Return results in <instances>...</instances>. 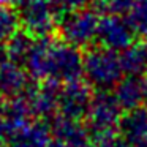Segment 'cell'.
<instances>
[{
	"instance_id": "24",
	"label": "cell",
	"mask_w": 147,
	"mask_h": 147,
	"mask_svg": "<svg viewBox=\"0 0 147 147\" xmlns=\"http://www.w3.org/2000/svg\"><path fill=\"white\" fill-rule=\"evenodd\" d=\"M144 82H146V89H147V71H146V74H144Z\"/></svg>"
},
{
	"instance_id": "21",
	"label": "cell",
	"mask_w": 147,
	"mask_h": 147,
	"mask_svg": "<svg viewBox=\"0 0 147 147\" xmlns=\"http://www.w3.org/2000/svg\"><path fill=\"white\" fill-rule=\"evenodd\" d=\"M10 60V57H8V51H7V46L2 45L0 43V68L3 67L7 62Z\"/></svg>"
},
{
	"instance_id": "6",
	"label": "cell",
	"mask_w": 147,
	"mask_h": 147,
	"mask_svg": "<svg viewBox=\"0 0 147 147\" xmlns=\"http://www.w3.org/2000/svg\"><path fill=\"white\" fill-rule=\"evenodd\" d=\"M138 32L133 27L130 18H125L119 13H106L100 21L96 41L105 48L122 52L136 43Z\"/></svg>"
},
{
	"instance_id": "14",
	"label": "cell",
	"mask_w": 147,
	"mask_h": 147,
	"mask_svg": "<svg viewBox=\"0 0 147 147\" xmlns=\"http://www.w3.org/2000/svg\"><path fill=\"white\" fill-rule=\"evenodd\" d=\"M35 41H36V36H33L32 33H29L24 29H19L5 43L10 60L26 68V63L29 60V55L32 52L33 46H35Z\"/></svg>"
},
{
	"instance_id": "19",
	"label": "cell",
	"mask_w": 147,
	"mask_h": 147,
	"mask_svg": "<svg viewBox=\"0 0 147 147\" xmlns=\"http://www.w3.org/2000/svg\"><path fill=\"white\" fill-rule=\"evenodd\" d=\"M92 147H131V144L119 131L92 139Z\"/></svg>"
},
{
	"instance_id": "22",
	"label": "cell",
	"mask_w": 147,
	"mask_h": 147,
	"mask_svg": "<svg viewBox=\"0 0 147 147\" xmlns=\"http://www.w3.org/2000/svg\"><path fill=\"white\" fill-rule=\"evenodd\" d=\"M49 147H70V146L65 144V142H62V141H59V139H55V138H52L51 146H49Z\"/></svg>"
},
{
	"instance_id": "12",
	"label": "cell",
	"mask_w": 147,
	"mask_h": 147,
	"mask_svg": "<svg viewBox=\"0 0 147 147\" xmlns=\"http://www.w3.org/2000/svg\"><path fill=\"white\" fill-rule=\"evenodd\" d=\"M114 95L117 98L119 105L123 111H131L134 108H139L147 100V89L144 82V76L136 74H125L120 82L114 87Z\"/></svg>"
},
{
	"instance_id": "4",
	"label": "cell",
	"mask_w": 147,
	"mask_h": 147,
	"mask_svg": "<svg viewBox=\"0 0 147 147\" xmlns=\"http://www.w3.org/2000/svg\"><path fill=\"white\" fill-rule=\"evenodd\" d=\"M21 19V29L33 36H49L57 30L60 13L51 0H13Z\"/></svg>"
},
{
	"instance_id": "1",
	"label": "cell",
	"mask_w": 147,
	"mask_h": 147,
	"mask_svg": "<svg viewBox=\"0 0 147 147\" xmlns=\"http://www.w3.org/2000/svg\"><path fill=\"white\" fill-rule=\"evenodd\" d=\"M81 48L68 41L49 36L36 38L29 55L26 70L35 81H57L60 84L81 79L84 68V54Z\"/></svg>"
},
{
	"instance_id": "15",
	"label": "cell",
	"mask_w": 147,
	"mask_h": 147,
	"mask_svg": "<svg viewBox=\"0 0 147 147\" xmlns=\"http://www.w3.org/2000/svg\"><path fill=\"white\" fill-rule=\"evenodd\" d=\"M125 74L144 76L147 71V43H133L120 52Z\"/></svg>"
},
{
	"instance_id": "5",
	"label": "cell",
	"mask_w": 147,
	"mask_h": 147,
	"mask_svg": "<svg viewBox=\"0 0 147 147\" xmlns=\"http://www.w3.org/2000/svg\"><path fill=\"white\" fill-rule=\"evenodd\" d=\"M123 117V109L119 105L114 92L98 90L93 95L86 123L92 133V139L119 131V125Z\"/></svg>"
},
{
	"instance_id": "9",
	"label": "cell",
	"mask_w": 147,
	"mask_h": 147,
	"mask_svg": "<svg viewBox=\"0 0 147 147\" xmlns=\"http://www.w3.org/2000/svg\"><path fill=\"white\" fill-rule=\"evenodd\" d=\"M51 141V125L43 119H38L8 134L3 139L2 147H49Z\"/></svg>"
},
{
	"instance_id": "13",
	"label": "cell",
	"mask_w": 147,
	"mask_h": 147,
	"mask_svg": "<svg viewBox=\"0 0 147 147\" xmlns=\"http://www.w3.org/2000/svg\"><path fill=\"white\" fill-rule=\"evenodd\" d=\"M119 133L131 144V147L147 138V106L142 105L131 111H125L119 125Z\"/></svg>"
},
{
	"instance_id": "23",
	"label": "cell",
	"mask_w": 147,
	"mask_h": 147,
	"mask_svg": "<svg viewBox=\"0 0 147 147\" xmlns=\"http://www.w3.org/2000/svg\"><path fill=\"white\" fill-rule=\"evenodd\" d=\"M133 147H147V138H144V139H141L139 142H136Z\"/></svg>"
},
{
	"instance_id": "3",
	"label": "cell",
	"mask_w": 147,
	"mask_h": 147,
	"mask_svg": "<svg viewBox=\"0 0 147 147\" xmlns=\"http://www.w3.org/2000/svg\"><path fill=\"white\" fill-rule=\"evenodd\" d=\"M100 21H101V18L95 7H84L62 13L57 30L62 40L81 49H86L90 48L93 41H96Z\"/></svg>"
},
{
	"instance_id": "18",
	"label": "cell",
	"mask_w": 147,
	"mask_h": 147,
	"mask_svg": "<svg viewBox=\"0 0 147 147\" xmlns=\"http://www.w3.org/2000/svg\"><path fill=\"white\" fill-rule=\"evenodd\" d=\"M134 3H136V0H93V7L98 11L119 14L130 13Z\"/></svg>"
},
{
	"instance_id": "20",
	"label": "cell",
	"mask_w": 147,
	"mask_h": 147,
	"mask_svg": "<svg viewBox=\"0 0 147 147\" xmlns=\"http://www.w3.org/2000/svg\"><path fill=\"white\" fill-rule=\"evenodd\" d=\"M54 7L59 10V13H67V11H73L78 8H84L89 3H93V0H51Z\"/></svg>"
},
{
	"instance_id": "8",
	"label": "cell",
	"mask_w": 147,
	"mask_h": 147,
	"mask_svg": "<svg viewBox=\"0 0 147 147\" xmlns=\"http://www.w3.org/2000/svg\"><path fill=\"white\" fill-rule=\"evenodd\" d=\"M62 86L57 81L46 79L38 86H32L27 90L33 112L38 119H54L59 114V98H60Z\"/></svg>"
},
{
	"instance_id": "11",
	"label": "cell",
	"mask_w": 147,
	"mask_h": 147,
	"mask_svg": "<svg viewBox=\"0 0 147 147\" xmlns=\"http://www.w3.org/2000/svg\"><path fill=\"white\" fill-rule=\"evenodd\" d=\"M32 76L24 67L8 60L0 68V100H11L24 95L32 87Z\"/></svg>"
},
{
	"instance_id": "10",
	"label": "cell",
	"mask_w": 147,
	"mask_h": 147,
	"mask_svg": "<svg viewBox=\"0 0 147 147\" xmlns=\"http://www.w3.org/2000/svg\"><path fill=\"white\" fill-rule=\"evenodd\" d=\"M51 131L52 138L70 147H92V133L82 120L55 115L51 123Z\"/></svg>"
},
{
	"instance_id": "2",
	"label": "cell",
	"mask_w": 147,
	"mask_h": 147,
	"mask_svg": "<svg viewBox=\"0 0 147 147\" xmlns=\"http://www.w3.org/2000/svg\"><path fill=\"white\" fill-rule=\"evenodd\" d=\"M82 76L96 90H114L125 76L120 52L105 46H90L84 52Z\"/></svg>"
},
{
	"instance_id": "16",
	"label": "cell",
	"mask_w": 147,
	"mask_h": 147,
	"mask_svg": "<svg viewBox=\"0 0 147 147\" xmlns=\"http://www.w3.org/2000/svg\"><path fill=\"white\" fill-rule=\"evenodd\" d=\"M21 29V19L13 0L0 2V43L5 45Z\"/></svg>"
},
{
	"instance_id": "7",
	"label": "cell",
	"mask_w": 147,
	"mask_h": 147,
	"mask_svg": "<svg viewBox=\"0 0 147 147\" xmlns=\"http://www.w3.org/2000/svg\"><path fill=\"white\" fill-rule=\"evenodd\" d=\"M93 87L86 79H76L65 82L60 90L59 98V114L68 119L86 120L89 114L90 105L95 93L92 92Z\"/></svg>"
},
{
	"instance_id": "17",
	"label": "cell",
	"mask_w": 147,
	"mask_h": 147,
	"mask_svg": "<svg viewBox=\"0 0 147 147\" xmlns=\"http://www.w3.org/2000/svg\"><path fill=\"white\" fill-rule=\"evenodd\" d=\"M128 18L138 35L147 36V0H136V3L128 13Z\"/></svg>"
}]
</instances>
